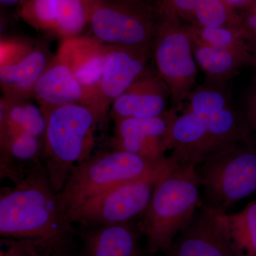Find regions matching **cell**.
<instances>
[{"instance_id": "484cf974", "label": "cell", "mask_w": 256, "mask_h": 256, "mask_svg": "<svg viewBox=\"0 0 256 256\" xmlns=\"http://www.w3.org/2000/svg\"><path fill=\"white\" fill-rule=\"evenodd\" d=\"M200 0H158L156 12L160 20L191 24Z\"/></svg>"}, {"instance_id": "7402d4cb", "label": "cell", "mask_w": 256, "mask_h": 256, "mask_svg": "<svg viewBox=\"0 0 256 256\" xmlns=\"http://www.w3.org/2000/svg\"><path fill=\"white\" fill-rule=\"evenodd\" d=\"M223 218L236 256H256V201Z\"/></svg>"}, {"instance_id": "4dcf8cb0", "label": "cell", "mask_w": 256, "mask_h": 256, "mask_svg": "<svg viewBox=\"0 0 256 256\" xmlns=\"http://www.w3.org/2000/svg\"><path fill=\"white\" fill-rule=\"evenodd\" d=\"M30 256H42L38 254V252H36V249H34L33 252H32L31 255Z\"/></svg>"}, {"instance_id": "5b68a950", "label": "cell", "mask_w": 256, "mask_h": 256, "mask_svg": "<svg viewBox=\"0 0 256 256\" xmlns=\"http://www.w3.org/2000/svg\"><path fill=\"white\" fill-rule=\"evenodd\" d=\"M247 142L240 116L230 107L210 116H175L163 141L176 166H196L234 144Z\"/></svg>"}, {"instance_id": "7a4b0ae2", "label": "cell", "mask_w": 256, "mask_h": 256, "mask_svg": "<svg viewBox=\"0 0 256 256\" xmlns=\"http://www.w3.org/2000/svg\"><path fill=\"white\" fill-rule=\"evenodd\" d=\"M201 182L196 166H175L156 184L138 225L146 238V252L166 254L191 223L200 207Z\"/></svg>"}, {"instance_id": "ba28073f", "label": "cell", "mask_w": 256, "mask_h": 256, "mask_svg": "<svg viewBox=\"0 0 256 256\" xmlns=\"http://www.w3.org/2000/svg\"><path fill=\"white\" fill-rule=\"evenodd\" d=\"M88 26L94 38L104 44L150 50L159 23L140 6L112 0H96Z\"/></svg>"}, {"instance_id": "4fadbf2b", "label": "cell", "mask_w": 256, "mask_h": 256, "mask_svg": "<svg viewBox=\"0 0 256 256\" xmlns=\"http://www.w3.org/2000/svg\"><path fill=\"white\" fill-rule=\"evenodd\" d=\"M175 116L172 109L154 117L114 121L112 150L128 152L151 160L164 158L163 141Z\"/></svg>"}, {"instance_id": "d6986e66", "label": "cell", "mask_w": 256, "mask_h": 256, "mask_svg": "<svg viewBox=\"0 0 256 256\" xmlns=\"http://www.w3.org/2000/svg\"><path fill=\"white\" fill-rule=\"evenodd\" d=\"M32 96L41 108L70 104L88 106L82 86L68 66L57 55L37 80Z\"/></svg>"}, {"instance_id": "277c9868", "label": "cell", "mask_w": 256, "mask_h": 256, "mask_svg": "<svg viewBox=\"0 0 256 256\" xmlns=\"http://www.w3.org/2000/svg\"><path fill=\"white\" fill-rule=\"evenodd\" d=\"M41 108L46 120L45 166L52 188L58 192L74 168L92 156L102 120L94 109L80 104Z\"/></svg>"}, {"instance_id": "f1b7e54d", "label": "cell", "mask_w": 256, "mask_h": 256, "mask_svg": "<svg viewBox=\"0 0 256 256\" xmlns=\"http://www.w3.org/2000/svg\"><path fill=\"white\" fill-rule=\"evenodd\" d=\"M228 6L234 10H244L252 4L255 0H223Z\"/></svg>"}, {"instance_id": "e0dca14e", "label": "cell", "mask_w": 256, "mask_h": 256, "mask_svg": "<svg viewBox=\"0 0 256 256\" xmlns=\"http://www.w3.org/2000/svg\"><path fill=\"white\" fill-rule=\"evenodd\" d=\"M80 256H142L139 245L143 235L132 222L84 228Z\"/></svg>"}, {"instance_id": "30bf717a", "label": "cell", "mask_w": 256, "mask_h": 256, "mask_svg": "<svg viewBox=\"0 0 256 256\" xmlns=\"http://www.w3.org/2000/svg\"><path fill=\"white\" fill-rule=\"evenodd\" d=\"M56 55L73 72L86 98L87 105L104 122L107 111L101 99V82L105 66L106 44L94 36L70 37L60 41Z\"/></svg>"}, {"instance_id": "83f0119b", "label": "cell", "mask_w": 256, "mask_h": 256, "mask_svg": "<svg viewBox=\"0 0 256 256\" xmlns=\"http://www.w3.org/2000/svg\"><path fill=\"white\" fill-rule=\"evenodd\" d=\"M242 26L250 40H256V0L244 10L242 14Z\"/></svg>"}, {"instance_id": "6da1fadb", "label": "cell", "mask_w": 256, "mask_h": 256, "mask_svg": "<svg viewBox=\"0 0 256 256\" xmlns=\"http://www.w3.org/2000/svg\"><path fill=\"white\" fill-rule=\"evenodd\" d=\"M0 235L30 240L42 256H76L78 230L60 210L45 165L2 190Z\"/></svg>"}, {"instance_id": "4316f807", "label": "cell", "mask_w": 256, "mask_h": 256, "mask_svg": "<svg viewBox=\"0 0 256 256\" xmlns=\"http://www.w3.org/2000/svg\"><path fill=\"white\" fill-rule=\"evenodd\" d=\"M240 118L248 142L256 148V89L248 97Z\"/></svg>"}, {"instance_id": "52a82bcc", "label": "cell", "mask_w": 256, "mask_h": 256, "mask_svg": "<svg viewBox=\"0 0 256 256\" xmlns=\"http://www.w3.org/2000/svg\"><path fill=\"white\" fill-rule=\"evenodd\" d=\"M194 46L190 24L160 20L152 46L154 62L174 106L188 99L196 82Z\"/></svg>"}, {"instance_id": "9c48e42d", "label": "cell", "mask_w": 256, "mask_h": 256, "mask_svg": "<svg viewBox=\"0 0 256 256\" xmlns=\"http://www.w3.org/2000/svg\"><path fill=\"white\" fill-rule=\"evenodd\" d=\"M166 168L144 178L122 184L96 197L78 210L72 220L82 228L132 222L143 213L156 184L175 165L170 160Z\"/></svg>"}, {"instance_id": "2e32d148", "label": "cell", "mask_w": 256, "mask_h": 256, "mask_svg": "<svg viewBox=\"0 0 256 256\" xmlns=\"http://www.w3.org/2000/svg\"><path fill=\"white\" fill-rule=\"evenodd\" d=\"M169 88L158 72L148 68L112 102L110 116L114 121L131 118H150L166 112Z\"/></svg>"}, {"instance_id": "603a6c76", "label": "cell", "mask_w": 256, "mask_h": 256, "mask_svg": "<svg viewBox=\"0 0 256 256\" xmlns=\"http://www.w3.org/2000/svg\"><path fill=\"white\" fill-rule=\"evenodd\" d=\"M195 44L220 50H250L246 32L240 28H202L190 24Z\"/></svg>"}, {"instance_id": "7c38bea8", "label": "cell", "mask_w": 256, "mask_h": 256, "mask_svg": "<svg viewBox=\"0 0 256 256\" xmlns=\"http://www.w3.org/2000/svg\"><path fill=\"white\" fill-rule=\"evenodd\" d=\"M223 214L200 206L191 223L175 238L166 256H236Z\"/></svg>"}, {"instance_id": "44dd1931", "label": "cell", "mask_w": 256, "mask_h": 256, "mask_svg": "<svg viewBox=\"0 0 256 256\" xmlns=\"http://www.w3.org/2000/svg\"><path fill=\"white\" fill-rule=\"evenodd\" d=\"M194 56L210 82H224L252 62L250 50H220L195 44Z\"/></svg>"}, {"instance_id": "9a60e30c", "label": "cell", "mask_w": 256, "mask_h": 256, "mask_svg": "<svg viewBox=\"0 0 256 256\" xmlns=\"http://www.w3.org/2000/svg\"><path fill=\"white\" fill-rule=\"evenodd\" d=\"M149 48L106 45L101 99L106 110L148 70Z\"/></svg>"}, {"instance_id": "8992f818", "label": "cell", "mask_w": 256, "mask_h": 256, "mask_svg": "<svg viewBox=\"0 0 256 256\" xmlns=\"http://www.w3.org/2000/svg\"><path fill=\"white\" fill-rule=\"evenodd\" d=\"M201 182L200 205L220 214L256 194V148L234 144L196 166Z\"/></svg>"}, {"instance_id": "cb8c5ba5", "label": "cell", "mask_w": 256, "mask_h": 256, "mask_svg": "<svg viewBox=\"0 0 256 256\" xmlns=\"http://www.w3.org/2000/svg\"><path fill=\"white\" fill-rule=\"evenodd\" d=\"M190 24L202 28L242 26L240 14L223 0H200Z\"/></svg>"}, {"instance_id": "3957f363", "label": "cell", "mask_w": 256, "mask_h": 256, "mask_svg": "<svg viewBox=\"0 0 256 256\" xmlns=\"http://www.w3.org/2000/svg\"><path fill=\"white\" fill-rule=\"evenodd\" d=\"M170 164L166 156L151 160L116 150L98 153L74 168L63 188L56 192L58 205L73 224L74 216L96 197L120 184L153 174Z\"/></svg>"}, {"instance_id": "5bb4252c", "label": "cell", "mask_w": 256, "mask_h": 256, "mask_svg": "<svg viewBox=\"0 0 256 256\" xmlns=\"http://www.w3.org/2000/svg\"><path fill=\"white\" fill-rule=\"evenodd\" d=\"M52 58L42 46L25 41L0 60V84L4 97L28 99Z\"/></svg>"}, {"instance_id": "8fae6325", "label": "cell", "mask_w": 256, "mask_h": 256, "mask_svg": "<svg viewBox=\"0 0 256 256\" xmlns=\"http://www.w3.org/2000/svg\"><path fill=\"white\" fill-rule=\"evenodd\" d=\"M96 0H26L20 9L25 22L60 40L79 36L88 26Z\"/></svg>"}, {"instance_id": "ffe728a7", "label": "cell", "mask_w": 256, "mask_h": 256, "mask_svg": "<svg viewBox=\"0 0 256 256\" xmlns=\"http://www.w3.org/2000/svg\"><path fill=\"white\" fill-rule=\"evenodd\" d=\"M46 120L41 108L28 99L3 96L0 102V134L25 132L44 140Z\"/></svg>"}, {"instance_id": "d4e9b609", "label": "cell", "mask_w": 256, "mask_h": 256, "mask_svg": "<svg viewBox=\"0 0 256 256\" xmlns=\"http://www.w3.org/2000/svg\"><path fill=\"white\" fill-rule=\"evenodd\" d=\"M216 86H205L192 90L188 98V104L184 112L210 116L232 107L226 90Z\"/></svg>"}, {"instance_id": "f546056e", "label": "cell", "mask_w": 256, "mask_h": 256, "mask_svg": "<svg viewBox=\"0 0 256 256\" xmlns=\"http://www.w3.org/2000/svg\"><path fill=\"white\" fill-rule=\"evenodd\" d=\"M250 55H252V62L256 66V40L254 43V46L252 50H250Z\"/></svg>"}, {"instance_id": "ac0fdd59", "label": "cell", "mask_w": 256, "mask_h": 256, "mask_svg": "<svg viewBox=\"0 0 256 256\" xmlns=\"http://www.w3.org/2000/svg\"><path fill=\"white\" fill-rule=\"evenodd\" d=\"M0 176L16 184L44 166V140L20 132L0 136Z\"/></svg>"}]
</instances>
